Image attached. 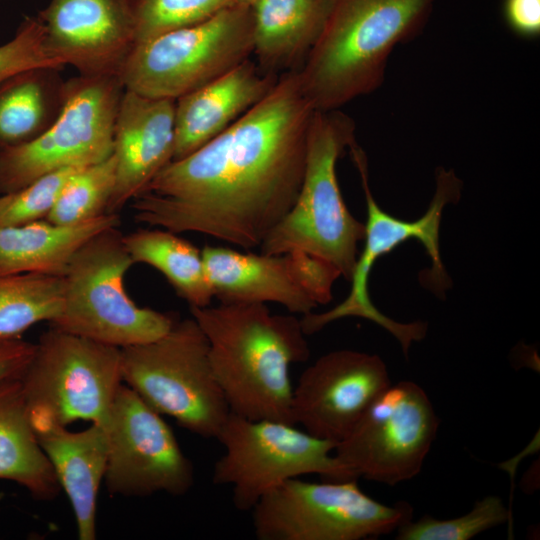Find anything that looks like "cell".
Masks as SVG:
<instances>
[{
	"label": "cell",
	"mask_w": 540,
	"mask_h": 540,
	"mask_svg": "<svg viewBox=\"0 0 540 540\" xmlns=\"http://www.w3.org/2000/svg\"><path fill=\"white\" fill-rule=\"evenodd\" d=\"M34 350V343L22 339L0 344V384L20 377Z\"/></svg>",
	"instance_id": "33"
},
{
	"label": "cell",
	"mask_w": 540,
	"mask_h": 540,
	"mask_svg": "<svg viewBox=\"0 0 540 540\" xmlns=\"http://www.w3.org/2000/svg\"><path fill=\"white\" fill-rule=\"evenodd\" d=\"M390 384L386 364L378 355L331 351L307 367L293 386V423L338 444Z\"/></svg>",
	"instance_id": "16"
},
{
	"label": "cell",
	"mask_w": 540,
	"mask_h": 540,
	"mask_svg": "<svg viewBox=\"0 0 540 540\" xmlns=\"http://www.w3.org/2000/svg\"><path fill=\"white\" fill-rule=\"evenodd\" d=\"M121 375L151 408L200 437L216 438L230 414L192 316L153 341L121 348Z\"/></svg>",
	"instance_id": "6"
},
{
	"label": "cell",
	"mask_w": 540,
	"mask_h": 540,
	"mask_svg": "<svg viewBox=\"0 0 540 540\" xmlns=\"http://www.w3.org/2000/svg\"><path fill=\"white\" fill-rule=\"evenodd\" d=\"M166 229H139L123 235L133 263H144L161 272L190 307H205L214 298L201 251Z\"/></svg>",
	"instance_id": "25"
},
{
	"label": "cell",
	"mask_w": 540,
	"mask_h": 540,
	"mask_svg": "<svg viewBox=\"0 0 540 540\" xmlns=\"http://www.w3.org/2000/svg\"><path fill=\"white\" fill-rule=\"evenodd\" d=\"M116 180V163L108 158L80 168L66 182L45 218L55 224L81 223L107 213Z\"/></svg>",
	"instance_id": "27"
},
{
	"label": "cell",
	"mask_w": 540,
	"mask_h": 540,
	"mask_svg": "<svg viewBox=\"0 0 540 540\" xmlns=\"http://www.w3.org/2000/svg\"><path fill=\"white\" fill-rule=\"evenodd\" d=\"M63 277L40 273L0 275V344L20 339L41 321H53L62 309Z\"/></svg>",
	"instance_id": "26"
},
{
	"label": "cell",
	"mask_w": 540,
	"mask_h": 540,
	"mask_svg": "<svg viewBox=\"0 0 540 540\" xmlns=\"http://www.w3.org/2000/svg\"><path fill=\"white\" fill-rule=\"evenodd\" d=\"M124 90L119 75H78L67 80L64 103L54 122L31 142L0 153V195L45 174L108 158Z\"/></svg>",
	"instance_id": "12"
},
{
	"label": "cell",
	"mask_w": 540,
	"mask_h": 540,
	"mask_svg": "<svg viewBox=\"0 0 540 540\" xmlns=\"http://www.w3.org/2000/svg\"><path fill=\"white\" fill-rule=\"evenodd\" d=\"M259 540H361L394 532L413 516L407 502L380 503L357 480L288 479L250 511Z\"/></svg>",
	"instance_id": "10"
},
{
	"label": "cell",
	"mask_w": 540,
	"mask_h": 540,
	"mask_svg": "<svg viewBox=\"0 0 540 540\" xmlns=\"http://www.w3.org/2000/svg\"><path fill=\"white\" fill-rule=\"evenodd\" d=\"M254 1L256 0H241L242 3L247 4V5H251Z\"/></svg>",
	"instance_id": "34"
},
{
	"label": "cell",
	"mask_w": 540,
	"mask_h": 540,
	"mask_svg": "<svg viewBox=\"0 0 540 540\" xmlns=\"http://www.w3.org/2000/svg\"><path fill=\"white\" fill-rule=\"evenodd\" d=\"M190 314L208 340L230 412L294 424L290 366L310 356L300 319L273 314L264 303L190 307Z\"/></svg>",
	"instance_id": "2"
},
{
	"label": "cell",
	"mask_w": 540,
	"mask_h": 540,
	"mask_svg": "<svg viewBox=\"0 0 540 540\" xmlns=\"http://www.w3.org/2000/svg\"><path fill=\"white\" fill-rule=\"evenodd\" d=\"M60 70L31 68L0 83V153L31 142L57 118L66 93Z\"/></svg>",
	"instance_id": "24"
},
{
	"label": "cell",
	"mask_w": 540,
	"mask_h": 540,
	"mask_svg": "<svg viewBox=\"0 0 540 540\" xmlns=\"http://www.w3.org/2000/svg\"><path fill=\"white\" fill-rule=\"evenodd\" d=\"M119 225V214L105 213L76 224L41 219L0 228V275L40 273L63 277L85 243Z\"/></svg>",
	"instance_id": "22"
},
{
	"label": "cell",
	"mask_w": 540,
	"mask_h": 540,
	"mask_svg": "<svg viewBox=\"0 0 540 540\" xmlns=\"http://www.w3.org/2000/svg\"><path fill=\"white\" fill-rule=\"evenodd\" d=\"M500 497L489 495L477 501L467 514L452 519L424 516L412 519L396 531L398 540H468L510 519Z\"/></svg>",
	"instance_id": "29"
},
{
	"label": "cell",
	"mask_w": 540,
	"mask_h": 540,
	"mask_svg": "<svg viewBox=\"0 0 540 540\" xmlns=\"http://www.w3.org/2000/svg\"><path fill=\"white\" fill-rule=\"evenodd\" d=\"M216 439L224 453L213 466L212 482L232 486V502L240 511L250 512L265 494L291 478L318 474L350 480L333 454L337 444L294 424L230 412Z\"/></svg>",
	"instance_id": "11"
},
{
	"label": "cell",
	"mask_w": 540,
	"mask_h": 540,
	"mask_svg": "<svg viewBox=\"0 0 540 540\" xmlns=\"http://www.w3.org/2000/svg\"><path fill=\"white\" fill-rule=\"evenodd\" d=\"M333 1H254L252 55L259 68L277 76L298 71L316 45Z\"/></svg>",
	"instance_id": "21"
},
{
	"label": "cell",
	"mask_w": 540,
	"mask_h": 540,
	"mask_svg": "<svg viewBox=\"0 0 540 540\" xmlns=\"http://www.w3.org/2000/svg\"><path fill=\"white\" fill-rule=\"evenodd\" d=\"M201 253L220 303L273 302L306 315L331 301L341 276L331 264L298 251L269 255L205 245Z\"/></svg>",
	"instance_id": "15"
},
{
	"label": "cell",
	"mask_w": 540,
	"mask_h": 540,
	"mask_svg": "<svg viewBox=\"0 0 540 540\" xmlns=\"http://www.w3.org/2000/svg\"><path fill=\"white\" fill-rule=\"evenodd\" d=\"M439 425L422 387L412 381L391 383L336 445L334 455L350 480L363 477L394 486L419 474Z\"/></svg>",
	"instance_id": "13"
},
{
	"label": "cell",
	"mask_w": 540,
	"mask_h": 540,
	"mask_svg": "<svg viewBox=\"0 0 540 540\" xmlns=\"http://www.w3.org/2000/svg\"><path fill=\"white\" fill-rule=\"evenodd\" d=\"M315 112L297 71L281 74L228 128L160 171L132 200L135 220L259 247L297 199Z\"/></svg>",
	"instance_id": "1"
},
{
	"label": "cell",
	"mask_w": 540,
	"mask_h": 540,
	"mask_svg": "<svg viewBox=\"0 0 540 540\" xmlns=\"http://www.w3.org/2000/svg\"><path fill=\"white\" fill-rule=\"evenodd\" d=\"M253 53L251 6L239 2L201 23L137 44L119 76L138 94L176 100Z\"/></svg>",
	"instance_id": "9"
},
{
	"label": "cell",
	"mask_w": 540,
	"mask_h": 540,
	"mask_svg": "<svg viewBox=\"0 0 540 540\" xmlns=\"http://www.w3.org/2000/svg\"><path fill=\"white\" fill-rule=\"evenodd\" d=\"M104 483L111 495L183 496L194 485V467L162 415L122 382L106 424Z\"/></svg>",
	"instance_id": "14"
},
{
	"label": "cell",
	"mask_w": 540,
	"mask_h": 540,
	"mask_svg": "<svg viewBox=\"0 0 540 540\" xmlns=\"http://www.w3.org/2000/svg\"><path fill=\"white\" fill-rule=\"evenodd\" d=\"M436 0H334L323 31L297 71L316 111L376 91L394 48L424 29Z\"/></svg>",
	"instance_id": "3"
},
{
	"label": "cell",
	"mask_w": 540,
	"mask_h": 540,
	"mask_svg": "<svg viewBox=\"0 0 540 540\" xmlns=\"http://www.w3.org/2000/svg\"><path fill=\"white\" fill-rule=\"evenodd\" d=\"M174 113L175 100L124 90L113 130L116 180L107 213L118 214L172 162Z\"/></svg>",
	"instance_id": "18"
},
{
	"label": "cell",
	"mask_w": 540,
	"mask_h": 540,
	"mask_svg": "<svg viewBox=\"0 0 540 540\" xmlns=\"http://www.w3.org/2000/svg\"><path fill=\"white\" fill-rule=\"evenodd\" d=\"M239 2L241 0H131L135 43L201 23Z\"/></svg>",
	"instance_id": "28"
},
{
	"label": "cell",
	"mask_w": 540,
	"mask_h": 540,
	"mask_svg": "<svg viewBox=\"0 0 540 540\" xmlns=\"http://www.w3.org/2000/svg\"><path fill=\"white\" fill-rule=\"evenodd\" d=\"M36 67H64L48 53L44 27L38 15L27 16L13 38L0 45V83L18 72Z\"/></svg>",
	"instance_id": "31"
},
{
	"label": "cell",
	"mask_w": 540,
	"mask_h": 540,
	"mask_svg": "<svg viewBox=\"0 0 540 540\" xmlns=\"http://www.w3.org/2000/svg\"><path fill=\"white\" fill-rule=\"evenodd\" d=\"M19 379L31 425L106 426L122 384L121 349L50 326Z\"/></svg>",
	"instance_id": "8"
},
{
	"label": "cell",
	"mask_w": 540,
	"mask_h": 540,
	"mask_svg": "<svg viewBox=\"0 0 540 540\" xmlns=\"http://www.w3.org/2000/svg\"><path fill=\"white\" fill-rule=\"evenodd\" d=\"M38 17L50 56L81 76L119 75L136 45L131 0H50Z\"/></svg>",
	"instance_id": "17"
},
{
	"label": "cell",
	"mask_w": 540,
	"mask_h": 540,
	"mask_svg": "<svg viewBox=\"0 0 540 540\" xmlns=\"http://www.w3.org/2000/svg\"><path fill=\"white\" fill-rule=\"evenodd\" d=\"M133 264L118 227L95 235L63 276L62 309L50 326L120 349L166 334L176 320L139 307L125 290L124 277Z\"/></svg>",
	"instance_id": "7"
},
{
	"label": "cell",
	"mask_w": 540,
	"mask_h": 540,
	"mask_svg": "<svg viewBox=\"0 0 540 540\" xmlns=\"http://www.w3.org/2000/svg\"><path fill=\"white\" fill-rule=\"evenodd\" d=\"M79 169L57 170L16 191L0 195V228L45 219L66 182Z\"/></svg>",
	"instance_id": "30"
},
{
	"label": "cell",
	"mask_w": 540,
	"mask_h": 540,
	"mask_svg": "<svg viewBox=\"0 0 540 540\" xmlns=\"http://www.w3.org/2000/svg\"><path fill=\"white\" fill-rule=\"evenodd\" d=\"M503 16L510 30L519 37L540 35V0H504Z\"/></svg>",
	"instance_id": "32"
},
{
	"label": "cell",
	"mask_w": 540,
	"mask_h": 540,
	"mask_svg": "<svg viewBox=\"0 0 540 540\" xmlns=\"http://www.w3.org/2000/svg\"><path fill=\"white\" fill-rule=\"evenodd\" d=\"M355 128L353 119L341 109L315 112L299 194L288 214L259 246L260 253L303 252L331 264L350 280L365 225L344 202L336 164L356 142Z\"/></svg>",
	"instance_id": "4"
},
{
	"label": "cell",
	"mask_w": 540,
	"mask_h": 540,
	"mask_svg": "<svg viewBox=\"0 0 540 540\" xmlns=\"http://www.w3.org/2000/svg\"><path fill=\"white\" fill-rule=\"evenodd\" d=\"M0 480L16 482L41 501L61 490L31 425L19 377L0 384Z\"/></svg>",
	"instance_id": "23"
},
{
	"label": "cell",
	"mask_w": 540,
	"mask_h": 540,
	"mask_svg": "<svg viewBox=\"0 0 540 540\" xmlns=\"http://www.w3.org/2000/svg\"><path fill=\"white\" fill-rule=\"evenodd\" d=\"M278 78L249 58L176 99L172 161L188 156L223 132L262 100Z\"/></svg>",
	"instance_id": "19"
},
{
	"label": "cell",
	"mask_w": 540,
	"mask_h": 540,
	"mask_svg": "<svg viewBox=\"0 0 540 540\" xmlns=\"http://www.w3.org/2000/svg\"><path fill=\"white\" fill-rule=\"evenodd\" d=\"M348 150L359 172L365 196L367 219L364 223V246L358 254L349 280L351 289L347 297L326 312L303 315L300 319L301 326L306 335H311L336 320L360 317L387 330L397 339L403 353L408 356L412 343L425 338L427 324L422 321L397 322L380 312L370 299V272L381 256L390 253L405 241L415 239L422 243L431 259V288L437 292L446 290L450 285V278L440 254V225L445 206L455 204L460 199L463 182L452 169L438 167L435 171V193L426 212L416 220H402L382 210L374 199L369 186L368 160L363 149L354 142Z\"/></svg>",
	"instance_id": "5"
},
{
	"label": "cell",
	"mask_w": 540,
	"mask_h": 540,
	"mask_svg": "<svg viewBox=\"0 0 540 540\" xmlns=\"http://www.w3.org/2000/svg\"><path fill=\"white\" fill-rule=\"evenodd\" d=\"M58 483L71 503L79 540L96 538V505L108 459L106 427L70 431L54 423L32 425Z\"/></svg>",
	"instance_id": "20"
}]
</instances>
